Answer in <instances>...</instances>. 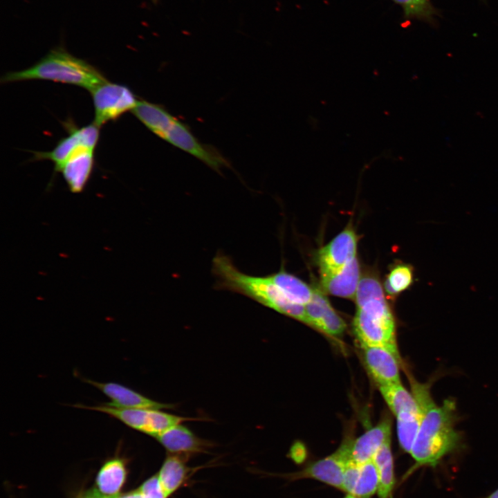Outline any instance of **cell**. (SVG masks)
<instances>
[{"instance_id": "obj_1", "label": "cell", "mask_w": 498, "mask_h": 498, "mask_svg": "<svg viewBox=\"0 0 498 498\" xmlns=\"http://www.w3.org/2000/svg\"><path fill=\"white\" fill-rule=\"evenodd\" d=\"M410 378L412 394L423 413L410 454L416 466L435 467L443 457L457 450L461 441L460 433L455 429L456 403L448 398L436 405L430 386Z\"/></svg>"}, {"instance_id": "obj_2", "label": "cell", "mask_w": 498, "mask_h": 498, "mask_svg": "<svg viewBox=\"0 0 498 498\" xmlns=\"http://www.w3.org/2000/svg\"><path fill=\"white\" fill-rule=\"evenodd\" d=\"M212 270L216 278L215 288L241 294L282 314L305 323L304 306L291 302L269 275L253 276L241 272L231 258L217 253Z\"/></svg>"}, {"instance_id": "obj_3", "label": "cell", "mask_w": 498, "mask_h": 498, "mask_svg": "<svg viewBox=\"0 0 498 498\" xmlns=\"http://www.w3.org/2000/svg\"><path fill=\"white\" fill-rule=\"evenodd\" d=\"M30 80H50L78 86L90 92L107 82L104 75L86 61L59 47L50 50L33 66L19 71L8 72L2 84Z\"/></svg>"}, {"instance_id": "obj_4", "label": "cell", "mask_w": 498, "mask_h": 498, "mask_svg": "<svg viewBox=\"0 0 498 498\" xmlns=\"http://www.w3.org/2000/svg\"><path fill=\"white\" fill-rule=\"evenodd\" d=\"M353 326L361 347L383 346L398 352L394 318L384 295L357 306Z\"/></svg>"}, {"instance_id": "obj_5", "label": "cell", "mask_w": 498, "mask_h": 498, "mask_svg": "<svg viewBox=\"0 0 498 498\" xmlns=\"http://www.w3.org/2000/svg\"><path fill=\"white\" fill-rule=\"evenodd\" d=\"M73 407L106 414L127 427L156 438L169 429L193 418L176 416L157 409H125L105 403L95 406L77 404Z\"/></svg>"}, {"instance_id": "obj_6", "label": "cell", "mask_w": 498, "mask_h": 498, "mask_svg": "<svg viewBox=\"0 0 498 498\" xmlns=\"http://www.w3.org/2000/svg\"><path fill=\"white\" fill-rule=\"evenodd\" d=\"M94 107L93 123L99 128L133 111L138 100L125 85L106 82L91 91Z\"/></svg>"}, {"instance_id": "obj_7", "label": "cell", "mask_w": 498, "mask_h": 498, "mask_svg": "<svg viewBox=\"0 0 498 498\" xmlns=\"http://www.w3.org/2000/svg\"><path fill=\"white\" fill-rule=\"evenodd\" d=\"M160 138L194 156L217 172L224 167H230V163L220 151L210 145L199 142L188 127L176 118Z\"/></svg>"}, {"instance_id": "obj_8", "label": "cell", "mask_w": 498, "mask_h": 498, "mask_svg": "<svg viewBox=\"0 0 498 498\" xmlns=\"http://www.w3.org/2000/svg\"><path fill=\"white\" fill-rule=\"evenodd\" d=\"M99 127L94 123L76 128L72 127L68 136L62 138L55 147L50 151H34L35 160H50L57 172L62 165L76 151L89 148L95 149L99 140Z\"/></svg>"}, {"instance_id": "obj_9", "label": "cell", "mask_w": 498, "mask_h": 498, "mask_svg": "<svg viewBox=\"0 0 498 498\" xmlns=\"http://www.w3.org/2000/svg\"><path fill=\"white\" fill-rule=\"evenodd\" d=\"M304 314L306 324L329 336H340L346 329L344 321L317 288H313L311 299L304 306Z\"/></svg>"}, {"instance_id": "obj_10", "label": "cell", "mask_w": 498, "mask_h": 498, "mask_svg": "<svg viewBox=\"0 0 498 498\" xmlns=\"http://www.w3.org/2000/svg\"><path fill=\"white\" fill-rule=\"evenodd\" d=\"M366 367L378 386L400 382L399 353L383 346H362Z\"/></svg>"}, {"instance_id": "obj_11", "label": "cell", "mask_w": 498, "mask_h": 498, "mask_svg": "<svg viewBox=\"0 0 498 498\" xmlns=\"http://www.w3.org/2000/svg\"><path fill=\"white\" fill-rule=\"evenodd\" d=\"M358 239L355 231L348 225L322 248L317 260L320 273L335 270L356 257Z\"/></svg>"}, {"instance_id": "obj_12", "label": "cell", "mask_w": 498, "mask_h": 498, "mask_svg": "<svg viewBox=\"0 0 498 498\" xmlns=\"http://www.w3.org/2000/svg\"><path fill=\"white\" fill-rule=\"evenodd\" d=\"M87 382L101 391L111 401L105 404L118 408L125 409H171L173 405L154 400L120 383L109 382H99L90 379L82 378Z\"/></svg>"}, {"instance_id": "obj_13", "label": "cell", "mask_w": 498, "mask_h": 498, "mask_svg": "<svg viewBox=\"0 0 498 498\" xmlns=\"http://www.w3.org/2000/svg\"><path fill=\"white\" fill-rule=\"evenodd\" d=\"M349 442L342 443L331 455L311 464L302 472V476L315 479L342 490L344 473L348 463L351 461Z\"/></svg>"}, {"instance_id": "obj_14", "label": "cell", "mask_w": 498, "mask_h": 498, "mask_svg": "<svg viewBox=\"0 0 498 498\" xmlns=\"http://www.w3.org/2000/svg\"><path fill=\"white\" fill-rule=\"evenodd\" d=\"M391 436V421L389 417L349 442L351 461L361 464L373 459L381 445Z\"/></svg>"}, {"instance_id": "obj_15", "label": "cell", "mask_w": 498, "mask_h": 498, "mask_svg": "<svg viewBox=\"0 0 498 498\" xmlns=\"http://www.w3.org/2000/svg\"><path fill=\"white\" fill-rule=\"evenodd\" d=\"M360 279L356 257L335 270L321 274V284L325 292L349 299L355 297Z\"/></svg>"}, {"instance_id": "obj_16", "label": "cell", "mask_w": 498, "mask_h": 498, "mask_svg": "<svg viewBox=\"0 0 498 498\" xmlns=\"http://www.w3.org/2000/svg\"><path fill=\"white\" fill-rule=\"evenodd\" d=\"M94 151L89 148L76 151L57 172L62 174L71 192L80 194L86 187L94 167Z\"/></svg>"}, {"instance_id": "obj_17", "label": "cell", "mask_w": 498, "mask_h": 498, "mask_svg": "<svg viewBox=\"0 0 498 498\" xmlns=\"http://www.w3.org/2000/svg\"><path fill=\"white\" fill-rule=\"evenodd\" d=\"M156 439L170 454L184 457L205 452L211 446L210 442L198 437L181 423L169 429Z\"/></svg>"}, {"instance_id": "obj_18", "label": "cell", "mask_w": 498, "mask_h": 498, "mask_svg": "<svg viewBox=\"0 0 498 498\" xmlns=\"http://www.w3.org/2000/svg\"><path fill=\"white\" fill-rule=\"evenodd\" d=\"M126 474L125 464L122 459H110L101 468L93 490L100 498H116L120 495Z\"/></svg>"}, {"instance_id": "obj_19", "label": "cell", "mask_w": 498, "mask_h": 498, "mask_svg": "<svg viewBox=\"0 0 498 498\" xmlns=\"http://www.w3.org/2000/svg\"><path fill=\"white\" fill-rule=\"evenodd\" d=\"M183 456L172 454L167 456L158 474L162 490L167 498L174 493L188 477L189 468Z\"/></svg>"}, {"instance_id": "obj_20", "label": "cell", "mask_w": 498, "mask_h": 498, "mask_svg": "<svg viewBox=\"0 0 498 498\" xmlns=\"http://www.w3.org/2000/svg\"><path fill=\"white\" fill-rule=\"evenodd\" d=\"M131 112L147 129L159 138L175 118L162 106L145 100L138 101Z\"/></svg>"}, {"instance_id": "obj_21", "label": "cell", "mask_w": 498, "mask_h": 498, "mask_svg": "<svg viewBox=\"0 0 498 498\" xmlns=\"http://www.w3.org/2000/svg\"><path fill=\"white\" fill-rule=\"evenodd\" d=\"M269 277L291 302L305 306L311 299L313 288L283 268Z\"/></svg>"}, {"instance_id": "obj_22", "label": "cell", "mask_w": 498, "mask_h": 498, "mask_svg": "<svg viewBox=\"0 0 498 498\" xmlns=\"http://www.w3.org/2000/svg\"><path fill=\"white\" fill-rule=\"evenodd\" d=\"M378 387L383 399L395 416L403 412L420 411L413 394L403 386L401 382Z\"/></svg>"}, {"instance_id": "obj_23", "label": "cell", "mask_w": 498, "mask_h": 498, "mask_svg": "<svg viewBox=\"0 0 498 498\" xmlns=\"http://www.w3.org/2000/svg\"><path fill=\"white\" fill-rule=\"evenodd\" d=\"M379 474L378 494L380 498H388L394 485V463L391 450V438L378 449L373 457Z\"/></svg>"}, {"instance_id": "obj_24", "label": "cell", "mask_w": 498, "mask_h": 498, "mask_svg": "<svg viewBox=\"0 0 498 498\" xmlns=\"http://www.w3.org/2000/svg\"><path fill=\"white\" fill-rule=\"evenodd\" d=\"M421 410L416 412H403L396 416L397 434L400 447L410 453L422 420Z\"/></svg>"}, {"instance_id": "obj_25", "label": "cell", "mask_w": 498, "mask_h": 498, "mask_svg": "<svg viewBox=\"0 0 498 498\" xmlns=\"http://www.w3.org/2000/svg\"><path fill=\"white\" fill-rule=\"evenodd\" d=\"M379 486V474L373 459L360 464V472L351 495L358 498H369Z\"/></svg>"}, {"instance_id": "obj_26", "label": "cell", "mask_w": 498, "mask_h": 498, "mask_svg": "<svg viewBox=\"0 0 498 498\" xmlns=\"http://www.w3.org/2000/svg\"><path fill=\"white\" fill-rule=\"evenodd\" d=\"M400 6L403 12V18L407 20L416 19L434 25L438 14L436 8L430 0H392Z\"/></svg>"}, {"instance_id": "obj_27", "label": "cell", "mask_w": 498, "mask_h": 498, "mask_svg": "<svg viewBox=\"0 0 498 498\" xmlns=\"http://www.w3.org/2000/svg\"><path fill=\"white\" fill-rule=\"evenodd\" d=\"M414 268L409 264H398L393 267L385 282L386 292L395 295L408 289L414 282Z\"/></svg>"}, {"instance_id": "obj_28", "label": "cell", "mask_w": 498, "mask_h": 498, "mask_svg": "<svg viewBox=\"0 0 498 498\" xmlns=\"http://www.w3.org/2000/svg\"><path fill=\"white\" fill-rule=\"evenodd\" d=\"M360 472V464L350 461L348 463L343 476L342 490L352 494L355 488Z\"/></svg>"}, {"instance_id": "obj_29", "label": "cell", "mask_w": 498, "mask_h": 498, "mask_svg": "<svg viewBox=\"0 0 498 498\" xmlns=\"http://www.w3.org/2000/svg\"><path fill=\"white\" fill-rule=\"evenodd\" d=\"M138 490L144 498H167L160 486L158 475L145 481Z\"/></svg>"}, {"instance_id": "obj_30", "label": "cell", "mask_w": 498, "mask_h": 498, "mask_svg": "<svg viewBox=\"0 0 498 498\" xmlns=\"http://www.w3.org/2000/svg\"><path fill=\"white\" fill-rule=\"evenodd\" d=\"M118 498H144L140 493V492L138 490L131 492L128 494H126L124 495H120Z\"/></svg>"}, {"instance_id": "obj_31", "label": "cell", "mask_w": 498, "mask_h": 498, "mask_svg": "<svg viewBox=\"0 0 498 498\" xmlns=\"http://www.w3.org/2000/svg\"><path fill=\"white\" fill-rule=\"evenodd\" d=\"M484 498H498V488Z\"/></svg>"}, {"instance_id": "obj_32", "label": "cell", "mask_w": 498, "mask_h": 498, "mask_svg": "<svg viewBox=\"0 0 498 498\" xmlns=\"http://www.w3.org/2000/svg\"><path fill=\"white\" fill-rule=\"evenodd\" d=\"M344 498H358V497H355L354 495H353L351 494H349Z\"/></svg>"}]
</instances>
